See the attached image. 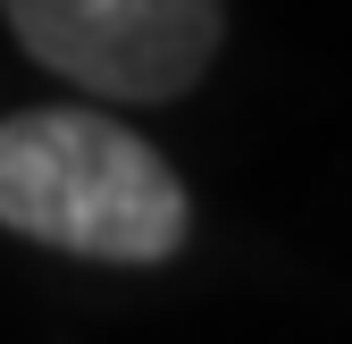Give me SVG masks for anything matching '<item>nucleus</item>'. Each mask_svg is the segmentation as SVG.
Returning a JSON list of instances; mask_svg holds the SVG:
<instances>
[{"label": "nucleus", "instance_id": "2", "mask_svg": "<svg viewBox=\"0 0 352 344\" xmlns=\"http://www.w3.org/2000/svg\"><path fill=\"white\" fill-rule=\"evenodd\" d=\"M17 42L101 101H176L218 59L227 0H0Z\"/></svg>", "mask_w": 352, "mask_h": 344}, {"label": "nucleus", "instance_id": "1", "mask_svg": "<svg viewBox=\"0 0 352 344\" xmlns=\"http://www.w3.org/2000/svg\"><path fill=\"white\" fill-rule=\"evenodd\" d=\"M0 227L76 261L151 269L185 244L193 210L176 168L101 109L0 118Z\"/></svg>", "mask_w": 352, "mask_h": 344}]
</instances>
